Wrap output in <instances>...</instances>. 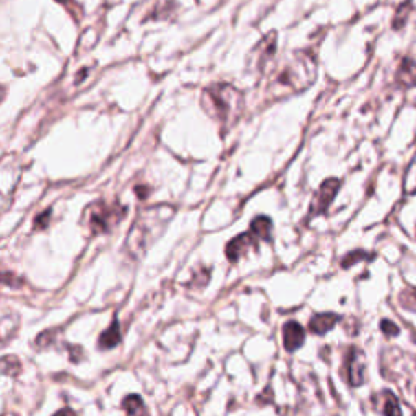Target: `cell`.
<instances>
[{"label":"cell","mask_w":416,"mask_h":416,"mask_svg":"<svg viewBox=\"0 0 416 416\" xmlns=\"http://www.w3.org/2000/svg\"><path fill=\"white\" fill-rule=\"evenodd\" d=\"M204 105L221 125H231L243 111V95L231 85L218 83L205 89Z\"/></svg>","instance_id":"obj_1"},{"label":"cell","mask_w":416,"mask_h":416,"mask_svg":"<svg viewBox=\"0 0 416 416\" xmlns=\"http://www.w3.org/2000/svg\"><path fill=\"white\" fill-rule=\"evenodd\" d=\"M171 213L173 208L168 205L151 207L142 212L131 234H129V245L133 249H145L151 243V239L158 236V228L163 230V226L171 218Z\"/></svg>","instance_id":"obj_2"},{"label":"cell","mask_w":416,"mask_h":416,"mask_svg":"<svg viewBox=\"0 0 416 416\" xmlns=\"http://www.w3.org/2000/svg\"><path fill=\"white\" fill-rule=\"evenodd\" d=\"M316 75V64L311 56L306 54H298L292 61L286 62V65L276 75L275 88H280L283 93L298 91L307 87Z\"/></svg>","instance_id":"obj_3"},{"label":"cell","mask_w":416,"mask_h":416,"mask_svg":"<svg viewBox=\"0 0 416 416\" xmlns=\"http://www.w3.org/2000/svg\"><path fill=\"white\" fill-rule=\"evenodd\" d=\"M125 210L120 204H109L105 200H98L87 207L85 218H87V225L91 231L93 236L105 234L109 232L114 226H118L124 220Z\"/></svg>","instance_id":"obj_4"},{"label":"cell","mask_w":416,"mask_h":416,"mask_svg":"<svg viewBox=\"0 0 416 416\" xmlns=\"http://www.w3.org/2000/svg\"><path fill=\"white\" fill-rule=\"evenodd\" d=\"M345 377L351 387H360L366 382V355L358 347H351L347 353Z\"/></svg>","instance_id":"obj_5"},{"label":"cell","mask_w":416,"mask_h":416,"mask_svg":"<svg viewBox=\"0 0 416 416\" xmlns=\"http://www.w3.org/2000/svg\"><path fill=\"white\" fill-rule=\"evenodd\" d=\"M338 187H340L338 179H327V181L320 186V189L316 192L314 200H312L311 204V210H309L311 217H317V215L327 212L330 204H332L335 195H337Z\"/></svg>","instance_id":"obj_6"},{"label":"cell","mask_w":416,"mask_h":416,"mask_svg":"<svg viewBox=\"0 0 416 416\" xmlns=\"http://www.w3.org/2000/svg\"><path fill=\"white\" fill-rule=\"evenodd\" d=\"M371 404H373V408L382 416H404L399 399H397L395 393L388 391V388H384V391L374 393V395L371 397Z\"/></svg>","instance_id":"obj_7"},{"label":"cell","mask_w":416,"mask_h":416,"mask_svg":"<svg viewBox=\"0 0 416 416\" xmlns=\"http://www.w3.org/2000/svg\"><path fill=\"white\" fill-rule=\"evenodd\" d=\"M257 238L252 234V232H243V234L236 236L234 239H231L226 245V257L231 263L239 262L241 257H244L248 254V250L250 248H256L257 244Z\"/></svg>","instance_id":"obj_8"},{"label":"cell","mask_w":416,"mask_h":416,"mask_svg":"<svg viewBox=\"0 0 416 416\" xmlns=\"http://www.w3.org/2000/svg\"><path fill=\"white\" fill-rule=\"evenodd\" d=\"M306 340V330L303 329L301 324L289 320L283 325V347L288 353H294L298 348L304 345Z\"/></svg>","instance_id":"obj_9"},{"label":"cell","mask_w":416,"mask_h":416,"mask_svg":"<svg viewBox=\"0 0 416 416\" xmlns=\"http://www.w3.org/2000/svg\"><path fill=\"white\" fill-rule=\"evenodd\" d=\"M342 320V317L335 312H319L314 314L309 320V332L314 335H325L332 330L338 322Z\"/></svg>","instance_id":"obj_10"},{"label":"cell","mask_w":416,"mask_h":416,"mask_svg":"<svg viewBox=\"0 0 416 416\" xmlns=\"http://www.w3.org/2000/svg\"><path fill=\"white\" fill-rule=\"evenodd\" d=\"M120 340H122V335H120V324L118 317H114L109 329H106L105 332L100 335V338H98V347H100L101 350H113V348L119 345Z\"/></svg>","instance_id":"obj_11"},{"label":"cell","mask_w":416,"mask_h":416,"mask_svg":"<svg viewBox=\"0 0 416 416\" xmlns=\"http://www.w3.org/2000/svg\"><path fill=\"white\" fill-rule=\"evenodd\" d=\"M257 46H259L257 49L261 51V54H259V56L254 61L257 62V67L262 70L263 65L267 64V61L270 59V57L275 54V49H276V33H275V31H274V33L265 36V38L262 39V43H259Z\"/></svg>","instance_id":"obj_12"},{"label":"cell","mask_w":416,"mask_h":416,"mask_svg":"<svg viewBox=\"0 0 416 416\" xmlns=\"http://www.w3.org/2000/svg\"><path fill=\"white\" fill-rule=\"evenodd\" d=\"M122 408L127 416H150L149 410H146L145 402L142 400L140 395L137 393H132V395H127L122 400Z\"/></svg>","instance_id":"obj_13"},{"label":"cell","mask_w":416,"mask_h":416,"mask_svg":"<svg viewBox=\"0 0 416 416\" xmlns=\"http://www.w3.org/2000/svg\"><path fill=\"white\" fill-rule=\"evenodd\" d=\"M250 232L259 241H270L272 239V221L267 217H259L250 225Z\"/></svg>","instance_id":"obj_14"},{"label":"cell","mask_w":416,"mask_h":416,"mask_svg":"<svg viewBox=\"0 0 416 416\" xmlns=\"http://www.w3.org/2000/svg\"><path fill=\"white\" fill-rule=\"evenodd\" d=\"M399 82L404 85L405 88L415 87L416 85V65L413 61H410V59L404 61V64H402L400 72H399Z\"/></svg>","instance_id":"obj_15"},{"label":"cell","mask_w":416,"mask_h":416,"mask_svg":"<svg viewBox=\"0 0 416 416\" xmlns=\"http://www.w3.org/2000/svg\"><path fill=\"white\" fill-rule=\"evenodd\" d=\"M373 254L364 252V250H353V252L347 254L345 257L342 259V267L343 268H350L355 265L358 262H363V261H369V259H373Z\"/></svg>","instance_id":"obj_16"},{"label":"cell","mask_w":416,"mask_h":416,"mask_svg":"<svg viewBox=\"0 0 416 416\" xmlns=\"http://www.w3.org/2000/svg\"><path fill=\"white\" fill-rule=\"evenodd\" d=\"M399 303L404 309L416 312V289L415 288L404 289L399 296Z\"/></svg>","instance_id":"obj_17"},{"label":"cell","mask_w":416,"mask_h":416,"mask_svg":"<svg viewBox=\"0 0 416 416\" xmlns=\"http://www.w3.org/2000/svg\"><path fill=\"white\" fill-rule=\"evenodd\" d=\"M21 371V363L17 360L15 356H6L2 360V373L17 375Z\"/></svg>","instance_id":"obj_18"},{"label":"cell","mask_w":416,"mask_h":416,"mask_svg":"<svg viewBox=\"0 0 416 416\" xmlns=\"http://www.w3.org/2000/svg\"><path fill=\"white\" fill-rule=\"evenodd\" d=\"M405 192H408V194H416V156L413 158V161H411L408 173H406Z\"/></svg>","instance_id":"obj_19"},{"label":"cell","mask_w":416,"mask_h":416,"mask_svg":"<svg viewBox=\"0 0 416 416\" xmlns=\"http://www.w3.org/2000/svg\"><path fill=\"white\" fill-rule=\"evenodd\" d=\"M381 332L386 335V337L392 338V337H397V335L400 333V327L391 319H382L381 320Z\"/></svg>","instance_id":"obj_20"},{"label":"cell","mask_w":416,"mask_h":416,"mask_svg":"<svg viewBox=\"0 0 416 416\" xmlns=\"http://www.w3.org/2000/svg\"><path fill=\"white\" fill-rule=\"evenodd\" d=\"M410 12H411V6L404 3V6L399 8V13L395 15V20H393V28H402V26L405 25L406 17H408Z\"/></svg>","instance_id":"obj_21"},{"label":"cell","mask_w":416,"mask_h":416,"mask_svg":"<svg viewBox=\"0 0 416 416\" xmlns=\"http://www.w3.org/2000/svg\"><path fill=\"white\" fill-rule=\"evenodd\" d=\"M47 218H49V213L47 212L43 213V215H39V217L36 218L34 228H41V230H44V228H46V225H47Z\"/></svg>","instance_id":"obj_22"},{"label":"cell","mask_w":416,"mask_h":416,"mask_svg":"<svg viewBox=\"0 0 416 416\" xmlns=\"http://www.w3.org/2000/svg\"><path fill=\"white\" fill-rule=\"evenodd\" d=\"M52 416H78V415L75 413V411L72 408H62L59 411H56V413H54Z\"/></svg>","instance_id":"obj_23"},{"label":"cell","mask_w":416,"mask_h":416,"mask_svg":"<svg viewBox=\"0 0 416 416\" xmlns=\"http://www.w3.org/2000/svg\"><path fill=\"white\" fill-rule=\"evenodd\" d=\"M415 416H416V415H415Z\"/></svg>","instance_id":"obj_24"}]
</instances>
